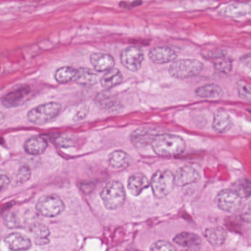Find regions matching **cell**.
<instances>
[{
	"label": "cell",
	"mask_w": 251,
	"mask_h": 251,
	"mask_svg": "<svg viewBox=\"0 0 251 251\" xmlns=\"http://www.w3.org/2000/svg\"><path fill=\"white\" fill-rule=\"evenodd\" d=\"M151 148L159 156H177L186 150V142L177 135L157 134L151 143Z\"/></svg>",
	"instance_id": "1"
},
{
	"label": "cell",
	"mask_w": 251,
	"mask_h": 251,
	"mask_svg": "<svg viewBox=\"0 0 251 251\" xmlns=\"http://www.w3.org/2000/svg\"><path fill=\"white\" fill-rule=\"evenodd\" d=\"M100 197L105 208L110 210L118 209L126 201V189L121 182L111 180L103 186Z\"/></svg>",
	"instance_id": "2"
},
{
	"label": "cell",
	"mask_w": 251,
	"mask_h": 251,
	"mask_svg": "<svg viewBox=\"0 0 251 251\" xmlns=\"http://www.w3.org/2000/svg\"><path fill=\"white\" fill-rule=\"evenodd\" d=\"M61 105L58 102H50L32 108L27 114L30 123L42 126L53 121L61 112Z\"/></svg>",
	"instance_id": "3"
},
{
	"label": "cell",
	"mask_w": 251,
	"mask_h": 251,
	"mask_svg": "<svg viewBox=\"0 0 251 251\" xmlns=\"http://www.w3.org/2000/svg\"><path fill=\"white\" fill-rule=\"evenodd\" d=\"M203 64L196 59L176 60L170 65L169 73L177 80H185L198 75L202 72Z\"/></svg>",
	"instance_id": "4"
},
{
	"label": "cell",
	"mask_w": 251,
	"mask_h": 251,
	"mask_svg": "<svg viewBox=\"0 0 251 251\" xmlns=\"http://www.w3.org/2000/svg\"><path fill=\"white\" fill-rule=\"evenodd\" d=\"M151 183L154 196L157 198H165L174 189V173L170 170H158L152 176Z\"/></svg>",
	"instance_id": "5"
},
{
	"label": "cell",
	"mask_w": 251,
	"mask_h": 251,
	"mask_svg": "<svg viewBox=\"0 0 251 251\" xmlns=\"http://www.w3.org/2000/svg\"><path fill=\"white\" fill-rule=\"evenodd\" d=\"M36 211L46 217H55L60 215L65 209L62 200L55 195H45L39 198L36 205Z\"/></svg>",
	"instance_id": "6"
},
{
	"label": "cell",
	"mask_w": 251,
	"mask_h": 251,
	"mask_svg": "<svg viewBox=\"0 0 251 251\" xmlns=\"http://www.w3.org/2000/svg\"><path fill=\"white\" fill-rule=\"evenodd\" d=\"M145 54L139 47H130L123 50L120 61L123 67L131 72H137L142 67Z\"/></svg>",
	"instance_id": "7"
},
{
	"label": "cell",
	"mask_w": 251,
	"mask_h": 251,
	"mask_svg": "<svg viewBox=\"0 0 251 251\" xmlns=\"http://www.w3.org/2000/svg\"><path fill=\"white\" fill-rule=\"evenodd\" d=\"M217 206L226 212L233 213L239 211L242 205V198L231 189L220 191L215 199Z\"/></svg>",
	"instance_id": "8"
},
{
	"label": "cell",
	"mask_w": 251,
	"mask_h": 251,
	"mask_svg": "<svg viewBox=\"0 0 251 251\" xmlns=\"http://www.w3.org/2000/svg\"><path fill=\"white\" fill-rule=\"evenodd\" d=\"M148 58L152 62L157 64H165L173 63L177 58L174 50L168 47H157L150 50Z\"/></svg>",
	"instance_id": "9"
},
{
	"label": "cell",
	"mask_w": 251,
	"mask_h": 251,
	"mask_svg": "<svg viewBox=\"0 0 251 251\" xmlns=\"http://www.w3.org/2000/svg\"><path fill=\"white\" fill-rule=\"evenodd\" d=\"M30 88L27 86H19L13 89L2 98V103L7 108H14L22 105L30 93Z\"/></svg>",
	"instance_id": "10"
},
{
	"label": "cell",
	"mask_w": 251,
	"mask_h": 251,
	"mask_svg": "<svg viewBox=\"0 0 251 251\" xmlns=\"http://www.w3.org/2000/svg\"><path fill=\"white\" fill-rule=\"evenodd\" d=\"M174 179L176 186H184L198 182L200 179V174L193 167L183 166L176 170Z\"/></svg>",
	"instance_id": "11"
},
{
	"label": "cell",
	"mask_w": 251,
	"mask_h": 251,
	"mask_svg": "<svg viewBox=\"0 0 251 251\" xmlns=\"http://www.w3.org/2000/svg\"><path fill=\"white\" fill-rule=\"evenodd\" d=\"M5 245L11 251H23L30 249L31 241L28 236L20 233H12L4 239Z\"/></svg>",
	"instance_id": "12"
},
{
	"label": "cell",
	"mask_w": 251,
	"mask_h": 251,
	"mask_svg": "<svg viewBox=\"0 0 251 251\" xmlns=\"http://www.w3.org/2000/svg\"><path fill=\"white\" fill-rule=\"evenodd\" d=\"M233 125L231 117L226 109L220 108L214 111L212 123L214 131L218 133H226L231 128Z\"/></svg>",
	"instance_id": "13"
},
{
	"label": "cell",
	"mask_w": 251,
	"mask_h": 251,
	"mask_svg": "<svg viewBox=\"0 0 251 251\" xmlns=\"http://www.w3.org/2000/svg\"><path fill=\"white\" fill-rule=\"evenodd\" d=\"M157 133L148 128H138L130 135V142L136 148L151 146Z\"/></svg>",
	"instance_id": "14"
},
{
	"label": "cell",
	"mask_w": 251,
	"mask_h": 251,
	"mask_svg": "<svg viewBox=\"0 0 251 251\" xmlns=\"http://www.w3.org/2000/svg\"><path fill=\"white\" fill-rule=\"evenodd\" d=\"M90 63L95 71L98 73H105L114 68L115 61L109 54L103 52L93 53L90 57Z\"/></svg>",
	"instance_id": "15"
},
{
	"label": "cell",
	"mask_w": 251,
	"mask_h": 251,
	"mask_svg": "<svg viewBox=\"0 0 251 251\" xmlns=\"http://www.w3.org/2000/svg\"><path fill=\"white\" fill-rule=\"evenodd\" d=\"M223 90L215 83H208L200 86L195 91V95L201 99L208 100H217L223 96Z\"/></svg>",
	"instance_id": "16"
},
{
	"label": "cell",
	"mask_w": 251,
	"mask_h": 251,
	"mask_svg": "<svg viewBox=\"0 0 251 251\" xmlns=\"http://www.w3.org/2000/svg\"><path fill=\"white\" fill-rule=\"evenodd\" d=\"M48 146V142L42 136H32L25 142L24 150L30 155H42L45 152Z\"/></svg>",
	"instance_id": "17"
},
{
	"label": "cell",
	"mask_w": 251,
	"mask_h": 251,
	"mask_svg": "<svg viewBox=\"0 0 251 251\" xmlns=\"http://www.w3.org/2000/svg\"><path fill=\"white\" fill-rule=\"evenodd\" d=\"M149 180L146 176L140 173H136L130 176L127 182V188L130 193L134 196L140 195L145 189L149 187Z\"/></svg>",
	"instance_id": "18"
},
{
	"label": "cell",
	"mask_w": 251,
	"mask_h": 251,
	"mask_svg": "<svg viewBox=\"0 0 251 251\" xmlns=\"http://www.w3.org/2000/svg\"><path fill=\"white\" fill-rule=\"evenodd\" d=\"M123 80V75L120 70L113 68L104 73L100 79V83L103 89L108 90L120 85Z\"/></svg>",
	"instance_id": "19"
},
{
	"label": "cell",
	"mask_w": 251,
	"mask_h": 251,
	"mask_svg": "<svg viewBox=\"0 0 251 251\" xmlns=\"http://www.w3.org/2000/svg\"><path fill=\"white\" fill-rule=\"evenodd\" d=\"M225 17L230 18H239L246 17L251 14V5L248 3H233L227 5L222 11Z\"/></svg>",
	"instance_id": "20"
},
{
	"label": "cell",
	"mask_w": 251,
	"mask_h": 251,
	"mask_svg": "<svg viewBox=\"0 0 251 251\" xmlns=\"http://www.w3.org/2000/svg\"><path fill=\"white\" fill-rule=\"evenodd\" d=\"M204 236L211 245L214 246H220L226 242L227 232L223 227H211L205 230Z\"/></svg>",
	"instance_id": "21"
},
{
	"label": "cell",
	"mask_w": 251,
	"mask_h": 251,
	"mask_svg": "<svg viewBox=\"0 0 251 251\" xmlns=\"http://www.w3.org/2000/svg\"><path fill=\"white\" fill-rule=\"evenodd\" d=\"M30 232L34 237L35 242L38 245H45L49 243L50 231L45 225L36 223L32 225Z\"/></svg>",
	"instance_id": "22"
},
{
	"label": "cell",
	"mask_w": 251,
	"mask_h": 251,
	"mask_svg": "<svg viewBox=\"0 0 251 251\" xmlns=\"http://www.w3.org/2000/svg\"><path fill=\"white\" fill-rule=\"evenodd\" d=\"M175 243L183 248L200 246L201 243V239L198 235L189 232H182L176 235L173 239Z\"/></svg>",
	"instance_id": "23"
},
{
	"label": "cell",
	"mask_w": 251,
	"mask_h": 251,
	"mask_svg": "<svg viewBox=\"0 0 251 251\" xmlns=\"http://www.w3.org/2000/svg\"><path fill=\"white\" fill-rule=\"evenodd\" d=\"M77 69L71 67H63L58 69L55 73V79L58 83H65L75 82L77 79Z\"/></svg>",
	"instance_id": "24"
},
{
	"label": "cell",
	"mask_w": 251,
	"mask_h": 251,
	"mask_svg": "<svg viewBox=\"0 0 251 251\" xmlns=\"http://www.w3.org/2000/svg\"><path fill=\"white\" fill-rule=\"evenodd\" d=\"M99 76L95 72L87 68L77 69L76 81L83 86H94L99 81Z\"/></svg>",
	"instance_id": "25"
},
{
	"label": "cell",
	"mask_w": 251,
	"mask_h": 251,
	"mask_svg": "<svg viewBox=\"0 0 251 251\" xmlns=\"http://www.w3.org/2000/svg\"><path fill=\"white\" fill-rule=\"evenodd\" d=\"M108 162L111 167L116 169H123L127 167L130 162V157L123 151H115L108 157Z\"/></svg>",
	"instance_id": "26"
},
{
	"label": "cell",
	"mask_w": 251,
	"mask_h": 251,
	"mask_svg": "<svg viewBox=\"0 0 251 251\" xmlns=\"http://www.w3.org/2000/svg\"><path fill=\"white\" fill-rule=\"evenodd\" d=\"M231 190L234 191L241 198H248L251 196V185L248 179L241 178L232 184Z\"/></svg>",
	"instance_id": "27"
},
{
	"label": "cell",
	"mask_w": 251,
	"mask_h": 251,
	"mask_svg": "<svg viewBox=\"0 0 251 251\" xmlns=\"http://www.w3.org/2000/svg\"><path fill=\"white\" fill-rule=\"evenodd\" d=\"M97 103L101 108L103 109L109 110L111 111L113 109H116L117 108V101L115 98L111 96H108L106 94H102V95L98 96L96 99Z\"/></svg>",
	"instance_id": "28"
},
{
	"label": "cell",
	"mask_w": 251,
	"mask_h": 251,
	"mask_svg": "<svg viewBox=\"0 0 251 251\" xmlns=\"http://www.w3.org/2000/svg\"><path fill=\"white\" fill-rule=\"evenodd\" d=\"M214 67L220 73L227 74L231 71L233 62L230 58H226V56L223 57V58L215 60V62L214 63Z\"/></svg>",
	"instance_id": "29"
},
{
	"label": "cell",
	"mask_w": 251,
	"mask_h": 251,
	"mask_svg": "<svg viewBox=\"0 0 251 251\" xmlns=\"http://www.w3.org/2000/svg\"><path fill=\"white\" fill-rule=\"evenodd\" d=\"M237 92L239 98L250 102L251 100V86L245 80H239L237 83Z\"/></svg>",
	"instance_id": "30"
},
{
	"label": "cell",
	"mask_w": 251,
	"mask_h": 251,
	"mask_svg": "<svg viewBox=\"0 0 251 251\" xmlns=\"http://www.w3.org/2000/svg\"><path fill=\"white\" fill-rule=\"evenodd\" d=\"M31 177V170L27 166H23L19 169L16 175V184H23L26 183Z\"/></svg>",
	"instance_id": "31"
},
{
	"label": "cell",
	"mask_w": 251,
	"mask_h": 251,
	"mask_svg": "<svg viewBox=\"0 0 251 251\" xmlns=\"http://www.w3.org/2000/svg\"><path fill=\"white\" fill-rule=\"evenodd\" d=\"M151 251H176V247L167 241H158L152 244Z\"/></svg>",
	"instance_id": "32"
},
{
	"label": "cell",
	"mask_w": 251,
	"mask_h": 251,
	"mask_svg": "<svg viewBox=\"0 0 251 251\" xmlns=\"http://www.w3.org/2000/svg\"><path fill=\"white\" fill-rule=\"evenodd\" d=\"M4 223L8 228H17L20 226V221L17 214L11 212L7 214L4 219Z\"/></svg>",
	"instance_id": "33"
},
{
	"label": "cell",
	"mask_w": 251,
	"mask_h": 251,
	"mask_svg": "<svg viewBox=\"0 0 251 251\" xmlns=\"http://www.w3.org/2000/svg\"><path fill=\"white\" fill-rule=\"evenodd\" d=\"M11 183V179L7 173L0 170V192H3Z\"/></svg>",
	"instance_id": "34"
},
{
	"label": "cell",
	"mask_w": 251,
	"mask_h": 251,
	"mask_svg": "<svg viewBox=\"0 0 251 251\" xmlns=\"http://www.w3.org/2000/svg\"><path fill=\"white\" fill-rule=\"evenodd\" d=\"M88 112H89V108H88L87 106L82 107L75 115V121H80V120H83V119L86 117Z\"/></svg>",
	"instance_id": "35"
},
{
	"label": "cell",
	"mask_w": 251,
	"mask_h": 251,
	"mask_svg": "<svg viewBox=\"0 0 251 251\" xmlns=\"http://www.w3.org/2000/svg\"><path fill=\"white\" fill-rule=\"evenodd\" d=\"M226 56V51L223 50H216L211 51L208 53V57L214 60L219 59V58H223Z\"/></svg>",
	"instance_id": "36"
},
{
	"label": "cell",
	"mask_w": 251,
	"mask_h": 251,
	"mask_svg": "<svg viewBox=\"0 0 251 251\" xmlns=\"http://www.w3.org/2000/svg\"><path fill=\"white\" fill-rule=\"evenodd\" d=\"M240 61L242 64H245V66H248V67H250V65H251V55H250V53L243 55L240 58Z\"/></svg>",
	"instance_id": "37"
},
{
	"label": "cell",
	"mask_w": 251,
	"mask_h": 251,
	"mask_svg": "<svg viewBox=\"0 0 251 251\" xmlns=\"http://www.w3.org/2000/svg\"><path fill=\"white\" fill-rule=\"evenodd\" d=\"M182 251H200V246L191 247V248H186V249Z\"/></svg>",
	"instance_id": "38"
},
{
	"label": "cell",
	"mask_w": 251,
	"mask_h": 251,
	"mask_svg": "<svg viewBox=\"0 0 251 251\" xmlns=\"http://www.w3.org/2000/svg\"><path fill=\"white\" fill-rule=\"evenodd\" d=\"M5 121V115L2 113L0 112V126Z\"/></svg>",
	"instance_id": "39"
}]
</instances>
